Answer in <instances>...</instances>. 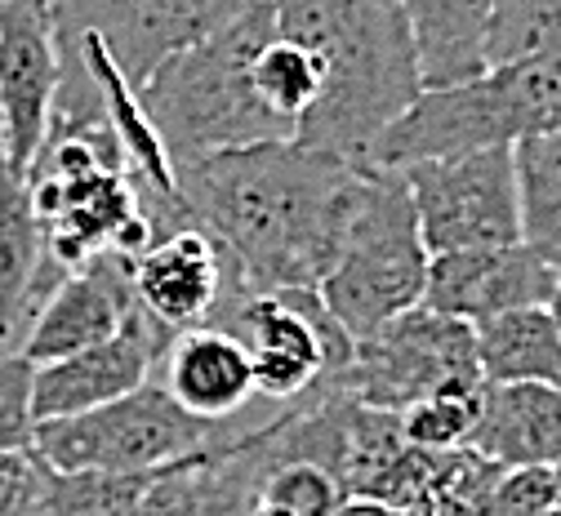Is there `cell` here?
<instances>
[{"label": "cell", "instance_id": "cell-1", "mask_svg": "<svg viewBox=\"0 0 561 516\" xmlns=\"http://www.w3.org/2000/svg\"><path fill=\"white\" fill-rule=\"evenodd\" d=\"M366 174L295 138L174 170L187 223L215 237L250 294L317 289L366 192Z\"/></svg>", "mask_w": 561, "mask_h": 516}, {"label": "cell", "instance_id": "cell-7", "mask_svg": "<svg viewBox=\"0 0 561 516\" xmlns=\"http://www.w3.org/2000/svg\"><path fill=\"white\" fill-rule=\"evenodd\" d=\"M339 375L362 405L388 414H405L410 405L437 392H463L485 383L472 325L424 303L357 339L353 360Z\"/></svg>", "mask_w": 561, "mask_h": 516}, {"label": "cell", "instance_id": "cell-11", "mask_svg": "<svg viewBox=\"0 0 561 516\" xmlns=\"http://www.w3.org/2000/svg\"><path fill=\"white\" fill-rule=\"evenodd\" d=\"M129 289L134 303L179 339L215 321L237 294H245V280L215 245V237L187 223L129 259Z\"/></svg>", "mask_w": 561, "mask_h": 516}, {"label": "cell", "instance_id": "cell-31", "mask_svg": "<svg viewBox=\"0 0 561 516\" xmlns=\"http://www.w3.org/2000/svg\"><path fill=\"white\" fill-rule=\"evenodd\" d=\"M543 312H548V321H552L557 334H561V276H557V285H552V294L543 299Z\"/></svg>", "mask_w": 561, "mask_h": 516}, {"label": "cell", "instance_id": "cell-10", "mask_svg": "<svg viewBox=\"0 0 561 516\" xmlns=\"http://www.w3.org/2000/svg\"><path fill=\"white\" fill-rule=\"evenodd\" d=\"M250 0H58L54 27L94 36L138 94L174 54L201 45Z\"/></svg>", "mask_w": 561, "mask_h": 516}, {"label": "cell", "instance_id": "cell-28", "mask_svg": "<svg viewBox=\"0 0 561 516\" xmlns=\"http://www.w3.org/2000/svg\"><path fill=\"white\" fill-rule=\"evenodd\" d=\"M36 440V365L0 352V455H23Z\"/></svg>", "mask_w": 561, "mask_h": 516}, {"label": "cell", "instance_id": "cell-29", "mask_svg": "<svg viewBox=\"0 0 561 516\" xmlns=\"http://www.w3.org/2000/svg\"><path fill=\"white\" fill-rule=\"evenodd\" d=\"M41 481V459L36 450L23 455H0V516H23Z\"/></svg>", "mask_w": 561, "mask_h": 516}, {"label": "cell", "instance_id": "cell-12", "mask_svg": "<svg viewBox=\"0 0 561 516\" xmlns=\"http://www.w3.org/2000/svg\"><path fill=\"white\" fill-rule=\"evenodd\" d=\"M58 94V32L49 0H0V147L27 174Z\"/></svg>", "mask_w": 561, "mask_h": 516}, {"label": "cell", "instance_id": "cell-5", "mask_svg": "<svg viewBox=\"0 0 561 516\" xmlns=\"http://www.w3.org/2000/svg\"><path fill=\"white\" fill-rule=\"evenodd\" d=\"M428 263L433 254L419 232L405 179L392 170H370L362 205L317 294L325 312L343 325V334L357 343L424 303Z\"/></svg>", "mask_w": 561, "mask_h": 516}, {"label": "cell", "instance_id": "cell-30", "mask_svg": "<svg viewBox=\"0 0 561 516\" xmlns=\"http://www.w3.org/2000/svg\"><path fill=\"white\" fill-rule=\"evenodd\" d=\"M339 516H405V512L401 507H388L379 498H343Z\"/></svg>", "mask_w": 561, "mask_h": 516}, {"label": "cell", "instance_id": "cell-26", "mask_svg": "<svg viewBox=\"0 0 561 516\" xmlns=\"http://www.w3.org/2000/svg\"><path fill=\"white\" fill-rule=\"evenodd\" d=\"M481 388H463V392H437L428 401H419L401 414V432L410 446L424 450H463L477 427V410H481Z\"/></svg>", "mask_w": 561, "mask_h": 516}, {"label": "cell", "instance_id": "cell-14", "mask_svg": "<svg viewBox=\"0 0 561 516\" xmlns=\"http://www.w3.org/2000/svg\"><path fill=\"white\" fill-rule=\"evenodd\" d=\"M557 285V272L530 245L504 250H463V254H433L424 308L446 312L455 321H490L517 308H543Z\"/></svg>", "mask_w": 561, "mask_h": 516}, {"label": "cell", "instance_id": "cell-19", "mask_svg": "<svg viewBox=\"0 0 561 516\" xmlns=\"http://www.w3.org/2000/svg\"><path fill=\"white\" fill-rule=\"evenodd\" d=\"M468 446L500 468L561 463V388L548 383H485Z\"/></svg>", "mask_w": 561, "mask_h": 516}, {"label": "cell", "instance_id": "cell-27", "mask_svg": "<svg viewBox=\"0 0 561 516\" xmlns=\"http://www.w3.org/2000/svg\"><path fill=\"white\" fill-rule=\"evenodd\" d=\"M259 503L286 512V516H339L343 490L330 472H321L312 463H280L263 477Z\"/></svg>", "mask_w": 561, "mask_h": 516}, {"label": "cell", "instance_id": "cell-23", "mask_svg": "<svg viewBox=\"0 0 561 516\" xmlns=\"http://www.w3.org/2000/svg\"><path fill=\"white\" fill-rule=\"evenodd\" d=\"M165 472V468H161ZM157 472L116 477V472H58L41 463L36 494L23 516H134Z\"/></svg>", "mask_w": 561, "mask_h": 516}, {"label": "cell", "instance_id": "cell-25", "mask_svg": "<svg viewBox=\"0 0 561 516\" xmlns=\"http://www.w3.org/2000/svg\"><path fill=\"white\" fill-rule=\"evenodd\" d=\"M561 49V0H495L485 67Z\"/></svg>", "mask_w": 561, "mask_h": 516}, {"label": "cell", "instance_id": "cell-20", "mask_svg": "<svg viewBox=\"0 0 561 516\" xmlns=\"http://www.w3.org/2000/svg\"><path fill=\"white\" fill-rule=\"evenodd\" d=\"M424 90L459 85L485 71L490 23H495V0H397Z\"/></svg>", "mask_w": 561, "mask_h": 516}, {"label": "cell", "instance_id": "cell-8", "mask_svg": "<svg viewBox=\"0 0 561 516\" xmlns=\"http://www.w3.org/2000/svg\"><path fill=\"white\" fill-rule=\"evenodd\" d=\"M401 179L428 254L504 250L522 241L513 147H481V152L424 161L401 170Z\"/></svg>", "mask_w": 561, "mask_h": 516}, {"label": "cell", "instance_id": "cell-33", "mask_svg": "<svg viewBox=\"0 0 561 516\" xmlns=\"http://www.w3.org/2000/svg\"><path fill=\"white\" fill-rule=\"evenodd\" d=\"M552 490H557V507H561V463H552Z\"/></svg>", "mask_w": 561, "mask_h": 516}, {"label": "cell", "instance_id": "cell-3", "mask_svg": "<svg viewBox=\"0 0 561 516\" xmlns=\"http://www.w3.org/2000/svg\"><path fill=\"white\" fill-rule=\"evenodd\" d=\"M272 36V0H250L237 19L209 32L201 45L174 54L138 90V103H144L174 170L219 152H237V147L295 138L263 107L254 85V58Z\"/></svg>", "mask_w": 561, "mask_h": 516}, {"label": "cell", "instance_id": "cell-22", "mask_svg": "<svg viewBox=\"0 0 561 516\" xmlns=\"http://www.w3.org/2000/svg\"><path fill=\"white\" fill-rule=\"evenodd\" d=\"M522 245H530L561 276V129L530 134L513 147Z\"/></svg>", "mask_w": 561, "mask_h": 516}, {"label": "cell", "instance_id": "cell-4", "mask_svg": "<svg viewBox=\"0 0 561 516\" xmlns=\"http://www.w3.org/2000/svg\"><path fill=\"white\" fill-rule=\"evenodd\" d=\"M552 129H561V49L495 62L472 81L424 90L383 129L370 170L401 174L481 147H517Z\"/></svg>", "mask_w": 561, "mask_h": 516}, {"label": "cell", "instance_id": "cell-32", "mask_svg": "<svg viewBox=\"0 0 561 516\" xmlns=\"http://www.w3.org/2000/svg\"><path fill=\"white\" fill-rule=\"evenodd\" d=\"M245 516H286V512H276V507H267V503H254Z\"/></svg>", "mask_w": 561, "mask_h": 516}, {"label": "cell", "instance_id": "cell-9", "mask_svg": "<svg viewBox=\"0 0 561 516\" xmlns=\"http://www.w3.org/2000/svg\"><path fill=\"white\" fill-rule=\"evenodd\" d=\"M209 325L232 330L250 347L254 397L280 405L304 397L321 375L347 370V360H353V339L325 312L317 289H245Z\"/></svg>", "mask_w": 561, "mask_h": 516}, {"label": "cell", "instance_id": "cell-2", "mask_svg": "<svg viewBox=\"0 0 561 516\" xmlns=\"http://www.w3.org/2000/svg\"><path fill=\"white\" fill-rule=\"evenodd\" d=\"M276 36L321 67V99L295 142L370 170L383 129L424 94L414 41L397 0H272Z\"/></svg>", "mask_w": 561, "mask_h": 516}, {"label": "cell", "instance_id": "cell-6", "mask_svg": "<svg viewBox=\"0 0 561 516\" xmlns=\"http://www.w3.org/2000/svg\"><path fill=\"white\" fill-rule=\"evenodd\" d=\"M224 436H232V427L187 414L161 379H148L144 388H134L99 410L36 423L32 450L41 463L58 472L138 477V472L174 468L209 446H219Z\"/></svg>", "mask_w": 561, "mask_h": 516}, {"label": "cell", "instance_id": "cell-13", "mask_svg": "<svg viewBox=\"0 0 561 516\" xmlns=\"http://www.w3.org/2000/svg\"><path fill=\"white\" fill-rule=\"evenodd\" d=\"M170 343H174V334L134 303L125 325L112 339H103L77 356L36 365V423L85 414V410H99V405L134 392V388H144L148 379H157V365L165 360Z\"/></svg>", "mask_w": 561, "mask_h": 516}, {"label": "cell", "instance_id": "cell-18", "mask_svg": "<svg viewBox=\"0 0 561 516\" xmlns=\"http://www.w3.org/2000/svg\"><path fill=\"white\" fill-rule=\"evenodd\" d=\"M161 365H165L161 383L170 388V397L205 423H224L254 401L250 347L232 330L219 325L187 330L170 343Z\"/></svg>", "mask_w": 561, "mask_h": 516}, {"label": "cell", "instance_id": "cell-15", "mask_svg": "<svg viewBox=\"0 0 561 516\" xmlns=\"http://www.w3.org/2000/svg\"><path fill=\"white\" fill-rule=\"evenodd\" d=\"M134 308V289H129V259L121 254H99L85 267L67 272L54 294L41 303L32 317L19 352L32 365H49L62 356H77L103 339H112Z\"/></svg>", "mask_w": 561, "mask_h": 516}, {"label": "cell", "instance_id": "cell-16", "mask_svg": "<svg viewBox=\"0 0 561 516\" xmlns=\"http://www.w3.org/2000/svg\"><path fill=\"white\" fill-rule=\"evenodd\" d=\"M267 463L254 446V432L237 427L209 446L152 477L134 516H245L259 503Z\"/></svg>", "mask_w": 561, "mask_h": 516}, {"label": "cell", "instance_id": "cell-24", "mask_svg": "<svg viewBox=\"0 0 561 516\" xmlns=\"http://www.w3.org/2000/svg\"><path fill=\"white\" fill-rule=\"evenodd\" d=\"M254 85H259L263 107L290 134H299V121L321 99V67L304 45H295L286 36H272L263 45V54L254 58Z\"/></svg>", "mask_w": 561, "mask_h": 516}, {"label": "cell", "instance_id": "cell-34", "mask_svg": "<svg viewBox=\"0 0 561 516\" xmlns=\"http://www.w3.org/2000/svg\"><path fill=\"white\" fill-rule=\"evenodd\" d=\"M49 5H58V0H49Z\"/></svg>", "mask_w": 561, "mask_h": 516}, {"label": "cell", "instance_id": "cell-21", "mask_svg": "<svg viewBox=\"0 0 561 516\" xmlns=\"http://www.w3.org/2000/svg\"><path fill=\"white\" fill-rule=\"evenodd\" d=\"M485 383L561 388V334L543 308H517L472 325Z\"/></svg>", "mask_w": 561, "mask_h": 516}, {"label": "cell", "instance_id": "cell-17", "mask_svg": "<svg viewBox=\"0 0 561 516\" xmlns=\"http://www.w3.org/2000/svg\"><path fill=\"white\" fill-rule=\"evenodd\" d=\"M62 276L36 223L27 179L0 147V352H19L32 317Z\"/></svg>", "mask_w": 561, "mask_h": 516}]
</instances>
